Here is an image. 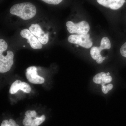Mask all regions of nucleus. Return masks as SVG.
Returning a JSON list of instances; mask_svg holds the SVG:
<instances>
[{
	"label": "nucleus",
	"mask_w": 126,
	"mask_h": 126,
	"mask_svg": "<svg viewBox=\"0 0 126 126\" xmlns=\"http://www.w3.org/2000/svg\"><path fill=\"white\" fill-rule=\"evenodd\" d=\"M10 12L12 15L17 16L22 19L27 20L35 16L36 10L32 3L25 2L14 5L10 9Z\"/></svg>",
	"instance_id": "f257e3e1"
},
{
	"label": "nucleus",
	"mask_w": 126,
	"mask_h": 126,
	"mask_svg": "<svg viewBox=\"0 0 126 126\" xmlns=\"http://www.w3.org/2000/svg\"><path fill=\"white\" fill-rule=\"evenodd\" d=\"M67 30L71 34L85 35L88 34L90 30L89 24L85 21H82L78 23L68 21L66 23Z\"/></svg>",
	"instance_id": "f03ea898"
},
{
	"label": "nucleus",
	"mask_w": 126,
	"mask_h": 126,
	"mask_svg": "<svg viewBox=\"0 0 126 126\" xmlns=\"http://www.w3.org/2000/svg\"><path fill=\"white\" fill-rule=\"evenodd\" d=\"M69 43L80 46L86 48H89L93 45L92 39L90 38L89 34L85 35H71L68 37Z\"/></svg>",
	"instance_id": "7ed1b4c3"
},
{
	"label": "nucleus",
	"mask_w": 126,
	"mask_h": 126,
	"mask_svg": "<svg viewBox=\"0 0 126 126\" xmlns=\"http://www.w3.org/2000/svg\"><path fill=\"white\" fill-rule=\"evenodd\" d=\"M14 54L13 52L9 50L6 56L0 54V72L5 73L10 70L14 64Z\"/></svg>",
	"instance_id": "20e7f679"
},
{
	"label": "nucleus",
	"mask_w": 126,
	"mask_h": 126,
	"mask_svg": "<svg viewBox=\"0 0 126 126\" xmlns=\"http://www.w3.org/2000/svg\"><path fill=\"white\" fill-rule=\"evenodd\" d=\"M29 30L34 35L37 37L42 44L45 45L49 40V34L45 33L38 24H32L29 28Z\"/></svg>",
	"instance_id": "39448f33"
},
{
	"label": "nucleus",
	"mask_w": 126,
	"mask_h": 126,
	"mask_svg": "<svg viewBox=\"0 0 126 126\" xmlns=\"http://www.w3.org/2000/svg\"><path fill=\"white\" fill-rule=\"evenodd\" d=\"M20 34L21 37L28 40V42L30 46L34 49H41L43 47V44L39 41L38 38L32 33L29 30L24 29L20 32Z\"/></svg>",
	"instance_id": "423d86ee"
},
{
	"label": "nucleus",
	"mask_w": 126,
	"mask_h": 126,
	"mask_svg": "<svg viewBox=\"0 0 126 126\" xmlns=\"http://www.w3.org/2000/svg\"><path fill=\"white\" fill-rule=\"evenodd\" d=\"M26 76L28 81L31 83L40 84L44 82V79L37 74V68L35 66H31L27 68Z\"/></svg>",
	"instance_id": "0eeeda50"
},
{
	"label": "nucleus",
	"mask_w": 126,
	"mask_h": 126,
	"mask_svg": "<svg viewBox=\"0 0 126 126\" xmlns=\"http://www.w3.org/2000/svg\"><path fill=\"white\" fill-rule=\"evenodd\" d=\"M99 4L113 10H118L126 2L125 0H97Z\"/></svg>",
	"instance_id": "6e6552de"
},
{
	"label": "nucleus",
	"mask_w": 126,
	"mask_h": 126,
	"mask_svg": "<svg viewBox=\"0 0 126 126\" xmlns=\"http://www.w3.org/2000/svg\"><path fill=\"white\" fill-rule=\"evenodd\" d=\"M112 81V78L110 75H107L106 73L101 72L95 75L93 78V81L97 84L104 85Z\"/></svg>",
	"instance_id": "1a4fd4ad"
},
{
	"label": "nucleus",
	"mask_w": 126,
	"mask_h": 126,
	"mask_svg": "<svg viewBox=\"0 0 126 126\" xmlns=\"http://www.w3.org/2000/svg\"><path fill=\"white\" fill-rule=\"evenodd\" d=\"M102 50L99 47H93L91 48L90 54L91 57L94 60H97V59L102 57L100 54Z\"/></svg>",
	"instance_id": "9d476101"
},
{
	"label": "nucleus",
	"mask_w": 126,
	"mask_h": 126,
	"mask_svg": "<svg viewBox=\"0 0 126 126\" xmlns=\"http://www.w3.org/2000/svg\"><path fill=\"white\" fill-rule=\"evenodd\" d=\"M21 83L22 82L19 80H17L12 84L11 87L10 88V92L11 94H15L19 90H21Z\"/></svg>",
	"instance_id": "9b49d317"
},
{
	"label": "nucleus",
	"mask_w": 126,
	"mask_h": 126,
	"mask_svg": "<svg viewBox=\"0 0 126 126\" xmlns=\"http://www.w3.org/2000/svg\"><path fill=\"white\" fill-rule=\"evenodd\" d=\"M99 48L102 50L104 49H110L111 44L109 39L107 37H104L102 39Z\"/></svg>",
	"instance_id": "f8f14e48"
},
{
	"label": "nucleus",
	"mask_w": 126,
	"mask_h": 126,
	"mask_svg": "<svg viewBox=\"0 0 126 126\" xmlns=\"http://www.w3.org/2000/svg\"><path fill=\"white\" fill-rule=\"evenodd\" d=\"M45 116L43 115L40 117H36L34 119H33L32 122L31 126H38L44 121L45 120Z\"/></svg>",
	"instance_id": "ddd939ff"
},
{
	"label": "nucleus",
	"mask_w": 126,
	"mask_h": 126,
	"mask_svg": "<svg viewBox=\"0 0 126 126\" xmlns=\"http://www.w3.org/2000/svg\"><path fill=\"white\" fill-rule=\"evenodd\" d=\"M8 48V45L3 39H0V54H2Z\"/></svg>",
	"instance_id": "4468645a"
},
{
	"label": "nucleus",
	"mask_w": 126,
	"mask_h": 126,
	"mask_svg": "<svg viewBox=\"0 0 126 126\" xmlns=\"http://www.w3.org/2000/svg\"><path fill=\"white\" fill-rule=\"evenodd\" d=\"M21 90L27 93H29L31 90V87L28 84L25 82H22V89Z\"/></svg>",
	"instance_id": "2eb2a0df"
},
{
	"label": "nucleus",
	"mask_w": 126,
	"mask_h": 126,
	"mask_svg": "<svg viewBox=\"0 0 126 126\" xmlns=\"http://www.w3.org/2000/svg\"><path fill=\"white\" fill-rule=\"evenodd\" d=\"M101 85L102 91L104 94H107L109 91L111 90L113 88V85L111 84H110L107 86H104V85Z\"/></svg>",
	"instance_id": "dca6fc26"
},
{
	"label": "nucleus",
	"mask_w": 126,
	"mask_h": 126,
	"mask_svg": "<svg viewBox=\"0 0 126 126\" xmlns=\"http://www.w3.org/2000/svg\"><path fill=\"white\" fill-rule=\"evenodd\" d=\"M32 118L28 117L25 116L23 120V124L25 126H31L33 119Z\"/></svg>",
	"instance_id": "f3484780"
},
{
	"label": "nucleus",
	"mask_w": 126,
	"mask_h": 126,
	"mask_svg": "<svg viewBox=\"0 0 126 126\" xmlns=\"http://www.w3.org/2000/svg\"><path fill=\"white\" fill-rule=\"evenodd\" d=\"M47 4L52 5H57L62 2L63 0H41Z\"/></svg>",
	"instance_id": "a211bd4d"
},
{
	"label": "nucleus",
	"mask_w": 126,
	"mask_h": 126,
	"mask_svg": "<svg viewBox=\"0 0 126 126\" xmlns=\"http://www.w3.org/2000/svg\"><path fill=\"white\" fill-rule=\"evenodd\" d=\"M25 115L26 116L31 118H36V113L35 111H27L25 113Z\"/></svg>",
	"instance_id": "6ab92c4d"
},
{
	"label": "nucleus",
	"mask_w": 126,
	"mask_h": 126,
	"mask_svg": "<svg viewBox=\"0 0 126 126\" xmlns=\"http://www.w3.org/2000/svg\"><path fill=\"white\" fill-rule=\"evenodd\" d=\"M120 51L122 56L126 58V42L122 46Z\"/></svg>",
	"instance_id": "aec40b11"
},
{
	"label": "nucleus",
	"mask_w": 126,
	"mask_h": 126,
	"mask_svg": "<svg viewBox=\"0 0 126 126\" xmlns=\"http://www.w3.org/2000/svg\"><path fill=\"white\" fill-rule=\"evenodd\" d=\"M8 126H19L12 119H10L8 122Z\"/></svg>",
	"instance_id": "412c9836"
},
{
	"label": "nucleus",
	"mask_w": 126,
	"mask_h": 126,
	"mask_svg": "<svg viewBox=\"0 0 126 126\" xmlns=\"http://www.w3.org/2000/svg\"><path fill=\"white\" fill-rule=\"evenodd\" d=\"M8 122H9V121L8 120H4L1 124V126H8Z\"/></svg>",
	"instance_id": "4be33fe9"
},
{
	"label": "nucleus",
	"mask_w": 126,
	"mask_h": 126,
	"mask_svg": "<svg viewBox=\"0 0 126 126\" xmlns=\"http://www.w3.org/2000/svg\"><path fill=\"white\" fill-rule=\"evenodd\" d=\"M103 57H101L99 58L96 60V62L97 63L101 64L103 62Z\"/></svg>",
	"instance_id": "5701e85b"
},
{
	"label": "nucleus",
	"mask_w": 126,
	"mask_h": 126,
	"mask_svg": "<svg viewBox=\"0 0 126 126\" xmlns=\"http://www.w3.org/2000/svg\"><path fill=\"white\" fill-rule=\"evenodd\" d=\"M107 74V75H110V73H107L106 74Z\"/></svg>",
	"instance_id": "b1692460"
},
{
	"label": "nucleus",
	"mask_w": 126,
	"mask_h": 126,
	"mask_svg": "<svg viewBox=\"0 0 126 126\" xmlns=\"http://www.w3.org/2000/svg\"><path fill=\"white\" fill-rule=\"evenodd\" d=\"M103 60H104L106 59V58H105V57H103Z\"/></svg>",
	"instance_id": "393cba45"
}]
</instances>
